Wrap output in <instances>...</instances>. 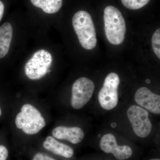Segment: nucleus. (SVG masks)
Instances as JSON below:
<instances>
[{
  "label": "nucleus",
  "instance_id": "1",
  "mask_svg": "<svg viewBox=\"0 0 160 160\" xmlns=\"http://www.w3.org/2000/svg\"><path fill=\"white\" fill-rule=\"evenodd\" d=\"M104 21L105 34L108 41L114 45L122 43L126 28L122 12L114 6H107L104 10Z\"/></svg>",
  "mask_w": 160,
  "mask_h": 160
},
{
  "label": "nucleus",
  "instance_id": "2",
  "mask_svg": "<svg viewBox=\"0 0 160 160\" xmlns=\"http://www.w3.org/2000/svg\"><path fill=\"white\" fill-rule=\"evenodd\" d=\"M72 23L81 46L87 50L94 49L97 44L96 32L89 12L84 10L78 11L72 18Z\"/></svg>",
  "mask_w": 160,
  "mask_h": 160
},
{
  "label": "nucleus",
  "instance_id": "3",
  "mask_svg": "<svg viewBox=\"0 0 160 160\" xmlns=\"http://www.w3.org/2000/svg\"><path fill=\"white\" fill-rule=\"evenodd\" d=\"M18 129L28 135L37 134L46 126V120L35 106L25 104L21 107L15 120Z\"/></svg>",
  "mask_w": 160,
  "mask_h": 160
},
{
  "label": "nucleus",
  "instance_id": "4",
  "mask_svg": "<svg viewBox=\"0 0 160 160\" xmlns=\"http://www.w3.org/2000/svg\"><path fill=\"white\" fill-rule=\"evenodd\" d=\"M52 61V56L49 52L45 49L38 50L25 65V74L29 79L39 80L50 72Z\"/></svg>",
  "mask_w": 160,
  "mask_h": 160
},
{
  "label": "nucleus",
  "instance_id": "5",
  "mask_svg": "<svg viewBox=\"0 0 160 160\" xmlns=\"http://www.w3.org/2000/svg\"><path fill=\"white\" fill-rule=\"evenodd\" d=\"M119 84V77L117 73L111 72L106 77L98 95L99 102L103 109L111 110L117 106Z\"/></svg>",
  "mask_w": 160,
  "mask_h": 160
},
{
  "label": "nucleus",
  "instance_id": "6",
  "mask_svg": "<svg viewBox=\"0 0 160 160\" xmlns=\"http://www.w3.org/2000/svg\"><path fill=\"white\" fill-rule=\"evenodd\" d=\"M127 113L136 135L140 138L147 137L152 129L147 110L141 106L133 105L129 107Z\"/></svg>",
  "mask_w": 160,
  "mask_h": 160
},
{
  "label": "nucleus",
  "instance_id": "7",
  "mask_svg": "<svg viewBox=\"0 0 160 160\" xmlns=\"http://www.w3.org/2000/svg\"><path fill=\"white\" fill-rule=\"evenodd\" d=\"M94 83L88 78L76 80L72 86L71 104L75 109H79L89 102L94 92Z\"/></svg>",
  "mask_w": 160,
  "mask_h": 160
},
{
  "label": "nucleus",
  "instance_id": "8",
  "mask_svg": "<svg viewBox=\"0 0 160 160\" xmlns=\"http://www.w3.org/2000/svg\"><path fill=\"white\" fill-rule=\"evenodd\" d=\"M101 149L107 153H112L118 160L129 158L132 154V149L128 146H118L116 139L113 134L104 135L100 142Z\"/></svg>",
  "mask_w": 160,
  "mask_h": 160
},
{
  "label": "nucleus",
  "instance_id": "9",
  "mask_svg": "<svg viewBox=\"0 0 160 160\" xmlns=\"http://www.w3.org/2000/svg\"><path fill=\"white\" fill-rule=\"evenodd\" d=\"M136 102L154 114L160 113V96L153 93L148 88H139L134 95Z\"/></svg>",
  "mask_w": 160,
  "mask_h": 160
},
{
  "label": "nucleus",
  "instance_id": "10",
  "mask_svg": "<svg viewBox=\"0 0 160 160\" xmlns=\"http://www.w3.org/2000/svg\"><path fill=\"white\" fill-rule=\"evenodd\" d=\"M52 136L59 140H66L73 144L81 142L84 138L82 129L78 127L58 126L52 132Z\"/></svg>",
  "mask_w": 160,
  "mask_h": 160
},
{
  "label": "nucleus",
  "instance_id": "11",
  "mask_svg": "<svg viewBox=\"0 0 160 160\" xmlns=\"http://www.w3.org/2000/svg\"><path fill=\"white\" fill-rule=\"evenodd\" d=\"M43 147L54 154L69 158L73 156L74 151L70 146L58 142L53 137L49 136L43 142Z\"/></svg>",
  "mask_w": 160,
  "mask_h": 160
},
{
  "label": "nucleus",
  "instance_id": "12",
  "mask_svg": "<svg viewBox=\"0 0 160 160\" xmlns=\"http://www.w3.org/2000/svg\"><path fill=\"white\" fill-rule=\"evenodd\" d=\"M12 26L6 22L0 27V59L8 54L12 38Z\"/></svg>",
  "mask_w": 160,
  "mask_h": 160
},
{
  "label": "nucleus",
  "instance_id": "13",
  "mask_svg": "<svg viewBox=\"0 0 160 160\" xmlns=\"http://www.w3.org/2000/svg\"><path fill=\"white\" fill-rule=\"evenodd\" d=\"M35 7L41 8L48 14L58 12L62 6V0H30Z\"/></svg>",
  "mask_w": 160,
  "mask_h": 160
},
{
  "label": "nucleus",
  "instance_id": "14",
  "mask_svg": "<svg viewBox=\"0 0 160 160\" xmlns=\"http://www.w3.org/2000/svg\"><path fill=\"white\" fill-rule=\"evenodd\" d=\"M150 0H121L126 8L132 10H136L142 8L150 2Z\"/></svg>",
  "mask_w": 160,
  "mask_h": 160
},
{
  "label": "nucleus",
  "instance_id": "15",
  "mask_svg": "<svg viewBox=\"0 0 160 160\" xmlns=\"http://www.w3.org/2000/svg\"><path fill=\"white\" fill-rule=\"evenodd\" d=\"M152 49L155 54L160 59V29L156 30L152 38Z\"/></svg>",
  "mask_w": 160,
  "mask_h": 160
},
{
  "label": "nucleus",
  "instance_id": "16",
  "mask_svg": "<svg viewBox=\"0 0 160 160\" xmlns=\"http://www.w3.org/2000/svg\"><path fill=\"white\" fill-rule=\"evenodd\" d=\"M9 155V152L6 146L0 145V160H6Z\"/></svg>",
  "mask_w": 160,
  "mask_h": 160
},
{
  "label": "nucleus",
  "instance_id": "17",
  "mask_svg": "<svg viewBox=\"0 0 160 160\" xmlns=\"http://www.w3.org/2000/svg\"><path fill=\"white\" fill-rule=\"evenodd\" d=\"M32 160H56L53 158L50 157L47 155L38 152L36 153L34 156Z\"/></svg>",
  "mask_w": 160,
  "mask_h": 160
},
{
  "label": "nucleus",
  "instance_id": "18",
  "mask_svg": "<svg viewBox=\"0 0 160 160\" xmlns=\"http://www.w3.org/2000/svg\"><path fill=\"white\" fill-rule=\"evenodd\" d=\"M5 6L2 2L0 0V22L2 18L3 14H4Z\"/></svg>",
  "mask_w": 160,
  "mask_h": 160
},
{
  "label": "nucleus",
  "instance_id": "19",
  "mask_svg": "<svg viewBox=\"0 0 160 160\" xmlns=\"http://www.w3.org/2000/svg\"><path fill=\"white\" fill-rule=\"evenodd\" d=\"M2 109H1V108H0V116H1V115H2Z\"/></svg>",
  "mask_w": 160,
  "mask_h": 160
},
{
  "label": "nucleus",
  "instance_id": "20",
  "mask_svg": "<svg viewBox=\"0 0 160 160\" xmlns=\"http://www.w3.org/2000/svg\"><path fill=\"white\" fill-rule=\"evenodd\" d=\"M150 160H160V159L156 158V159H151Z\"/></svg>",
  "mask_w": 160,
  "mask_h": 160
},
{
  "label": "nucleus",
  "instance_id": "21",
  "mask_svg": "<svg viewBox=\"0 0 160 160\" xmlns=\"http://www.w3.org/2000/svg\"><path fill=\"white\" fill-rule=\"evenodd\" d=\"M146 82L149 83V82H150V81H149V80H146Z\"/></svg>",
  "mask_w": 160,
  "mask_h": 160
}]
</instances>
